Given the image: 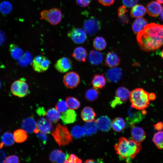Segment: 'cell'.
<instances>
[{
	"label": "cell",
	"mask_w": 163,
	"mask_h": 163,
	"mask_svg": "<svg viewBox=\"0 0 163 163\" xmlns=\"http://www.w3.org/2000/svg\"><path fill=\"white\" fill-rule=\"evenodd\" d=\"M83 127L85 135L88 136H91L95 133L98 128L95 120L86 122Z\"/></svg>",
	"instance_id": "cell-30"
},
{
	"label": "cell",
	"mask_w": 163,
	"mask_h": 163,
	"mask_svg": "<svg viewBox=\"0 0 163 163\" xmlns=\"http://www.w3.org/2000/svg\"><path fill=\"white\" fill-rule=\"evenodd\" d=\"M98 128L102 132H107L111 128V122L109 118L107 116H102L95 120Z\"/></svg>",
	"instance_id": "cell-18"
},
{
	"label": "cell",
	"mask_w": 163,
	"mask_h": 163,
	"mask_svg": "<svg viewBox=\"0 0 163 163\" xmlns=\"http://www.w3.org/2000/svg\"><path fill=\"white\" fill-rule=\"evenodd\" d=\"M106 75L109 81L117 83L122 78L123 74L121 69L116 67L111 68L106 72Z\"/></svg>",
	"instance_id": "cell-14"
},
{
	"label": "cell",
	"mask_w": 163,
	"mask_h": 163,
	"mask_svg": "<svg viewBox=\"0 0 163 163\" xmlns=\"http://www.w3.org/2000/svg\"><path fill=\"white\" fill-rule=\"evenodd\" d=\"M69 156L68 154H66L62 151L58 155L56 162L59 163L64 162L67 159Z\"/></svg>",
	"instance_id": "cell-44"
},
{
	"label": "cell",
	"mask_w": 163,
	"mask_h": 163,
	"mask_svg": "<svg viewBox=\"0 0 163 163\" xmlns=\"http://www.w3.org/2000/svg\"><path fill=\"white\" fill-rule=\"evenodd\" d=\"M50 64V61L46 57L42 55H38L33 60L32 65L35 71L42 72L47 70Z\"/></svg>",
	"instance_id": "cell-8"
},
{
	"label": "cell",
	"mask_w": 163,
	"mask_h": 163,
	"mask_svg": "<svg viewBox=\"0 0 163 163\" xmlns=\"http://www.w3.org/2000/svg\"><path fill=\"white\" fill-rule=\"evenodd\" d=\"M93 46L96 50H102L106 47L107 43L104 39L101 37H97L94 40Z\"/></svg>",
	"instance_id": "cell-35"
},
{
	"label": "cell",
	"mask_w": 163,
	"mask_h": 163,
	"mask_svg": "<svg viewBox=\"0 0 163 163\" xmlns=\"http://www.w3.org/2000/svg\"><path fill=\"white\" fill-rule=\"evenodd\" d=\"M156 95L154 93H150L149 94V97L150 101H153L156 98Z\"/></svg>",
	"instance_id": "cell-55"
},
{
	"label": "cell",
	"mask_w": 163,
	"mask_h": 163,
	"mask_svg": "<svg viewBox=\"0 0 163 163\" xmlns=\"http://www.w3.org/2000/svg\"><path fill=\"white\" fill-rule=\"evenodd\" d=\"M20 162L18 157L16 155H13L6 158L5 163H18Z\"/></svg>",
	"instance_id": "cell-45"
},
{
	"label": "cell",
	"mask_w": 163,
	"mask_h": 163,
	"mask_svg": "<svg viewBox=\"0 0 163 163\" xmlns=\"http://www.w3.org/2000/svg\"><path fill=\"white\" fill-rule=\"evenodd\" d=\"M62 150L56 149L52 151L50 155L49 159L50 161L53 162H56L57 157L59 153Z\"/></svg>",
	"instance_id": "cell-46"
},
{
	"label": "cell",
	"mask_w": 163,
	"mask_h": 163,
	"mask_svg": "<svg viewBox=\"0 0 163 163\" xmlns=\"http://www.w3.org/2000/svg\"><path fill=\"white\" fill-rule=\"evenodd\" d=\"M5 40V36L4 33L0 30V46L3 44Z\"/></svg>",
	"instance_id": "cell-54"
},
{
	"label": "cell",
	"mask_w": 163,
	"mask_h": 163,
	"mask_svg": "<svg viewBox=\"0 0 163 163\" xmlns=\"http://www.w3.org/2000/svg\"><path fill=\"white\" fill-rule=\"evenodd\" d=\"M99 91L98 89L91 88L88 89L85 92V96L88 101L92 102L97 99L99 95Z\"/></svg>",
	"instance_id": "cell-34"
},
{
	"label": "cell",
	"mask_w": 163,
	"mask_h": 163,
	"mask_svg": "<svg viewBox=\"0 0 163 163\" xmlns=\"http://www.w3.org/2000/svg\"><path fill=\"white\" fill-rule=\"evenodd\" d=\"M115 0H98L99 3L105 6H109L113 4Z\"/></svg>",
	"instance_id": "cell-49"
},
{
	"label": "cell",
	"mask_w": 163,
	"mask_h": 163,
	"mask_svg": "<svg viewBox=\"0 0 163 163\" xmlns=\"http://www.w3.org/2000/svg\"><path fill=\"white\" fill-rule=\"evenodd\" d=\"M130 92L127 88L123 87L118 88L115 92L114 99L110 103L111 106L114 108L117 105L122 104L128 100L130 96Z\"/></svg>",
	"instance_id": "cell-7"
},
{
	"label": "cell",
	"mask_w": 163,
	"mask_h": 163,
	"mask_svg": "<svg viewBox=\"0 0 163 163\" xmlns=\"http://www.w3.org/2000/svg\"><path fill=\"white\" fill-rule=\"evenodd\" d=\"M162 9V6L159 3L156 2L152 1L147 4L146 10L149 16L155 17L160 14Z\"/></svg>",
	"instance_id": "cell-17"
},
{
	"label": "cell",
	"mask_w": 163,
	"mask_h": 163,
	"mask_svg": "<svg viewBox=\"0 0 163 163\" xmlns=\"http://www.w3.org/2000/svg\"><path fill=\"white\" fill-rule=\"evenodd\" d=\"M77 114L73 110L69 109L63 112L60 116L62 122L65 124L72 123L76 120Z\"/></svg>",
	"instance_id": "cell-20"
},
{
	"label": "cell",
	"mask_w": 163,
	"mask_h": 163,
	"mask_svg": "<svg viewBox=\"0 0 163 163\" xmlns=\"http://www.w3.org/2000/svg\"><path fill=\"white\" fill-rule=\"evenodd\" d=\"M124 5L128 8L132 7L137 4L138 0H122Z\"/></svg>",
	"instance_id": "cell-47"
},
{
	"label": "cell",
	"mask_w": 163,
	"mask_h": 163,
	"mask_svg": "<svg viewBox=\"0 0 163 163\" xmlns=\"http://www.w3.org/2000/svg\"><path fill=\"white\" fill-rule=\"evenodd\" d=\"M131 134L133 140L140 143L144 141L146 138L145 131L139 127L133 126L131 131Z\"/></svg>",
	"instance_id": "cell-16"
},
{
	"label": "cell",
	"mask_w": 163,
	"mask_h": 163,
	"mask_svg": "<svg viewBox=\"0 0 163 163\" xmlns=\"http://www.w3.org/2000/svg\"><path fill=\"white\" fill-rule=\"evenodd\" d=\"M68 107L70 109L75 110L79 108L80 105L79 101L74 97H68L66 99Z\"/></svg>",
	"instance_id": "cell-37"
},
{
	"label": "cell",
	"mask_w": 163,
	"mask_h": 163,
	"mask_svg": "<svg viewBox=\"0 0 163 163\" xmlns=\"http://www.w3.org/2000/svg\"><path fill=\"white\" fill-rule=\"evenodd\" d=\"M82 162V160L73 154H71L64 163H78Z\"/></svg>",
	"instance_id": "cell-43"
},
{
	"label": "cell",
	"mask_w": 163,
	"mask_h": 163,
	"mask_svg": "<svg viewBox=\"0 0 163 163\" xmlns=\"http://www.w3.org/2000/svg\"><path fill=\"white\" fill-rule=\"evenodd\" d=\"M160 4L163 3V0H156Z\"/></svg>",
	"instance_id": "cell-58"
},
{
	"label": "cell",
	"mask_w": 163,
	"mask_h": 163,
	"mask_svg": "<svg viewBox=\"0 0 163 163\" xmlns=\"http://www.w3.org/2000/svg\"><path fill=\"white\" fill-rule=\"evenodd\" d=\"M36 112L37 114L40 116H44L46 115V113L44 108L42 107L38 108Z\"/></svg>",
	"instance_id": "cell-52"
},
{
	"label": "cell",
	"mask_w": 163,
	"mask_h": 163,
	"mask_svg": "<svg viewBox=\"0 0 163 163\" xmlns=\"http://www.w3.org/2000/svg\"><path fill=\"white\" fill-rule=\"evenodd\" d=\"M126 7L124 5L120 6L118 9V14L121 22L124 24L129 22V19L126 14L127 12Z\"/></svg>",
	"instance_id": "cell-38"
},
{
	"label": "cell",
	"mask_w": 163,
	"mask_h": 163,
	"mask_svg": "<svg viewBox=\"0 0 163 163\" xmlns=\"http://www.w3.org/2000/svg\"><path fill=\"white\" fill-rule=\"evenodd\" d=\"M160 17L161 20L163 21V7L162 8L161 11L160 13Z\"/></svg>",
	"instance_id": "cell-57"
},
{
	"label": "cell",
	"mask_w": 163,
	"mask_h": 163,
	"mask_svg": "<svg viewBox=\"0 0 163 163\" xmlns=\"http://www.w3.org/2000/svg\"><path fill=\"white\" fill-rule=\"evenodd\" d=\"M146 12V9L143 5L136 4L132 7L130 14L132 18L141 17L145 15Z\"/></svg>",
	"instance_id": "cell-26"
},
{
	"label": "cell",
	"mask_w": 163,
	"mask_h": 163,
	"mask_svg": "<svg viewBox=\"0 0 163 163\" xmlns=\"http://www.w3.org/2000/svg\"><path fill=\"white\" fill-rule=\"evenodd\" d=\"M68 107L66 102L59 99L56 105L55 108L59 112L63 113L67 110Z\"/></svg>",
	"instance_id": "cell-41"
},
{
	"label": "cell",
	"mask_w": 163,
	"mask_h": 163,
	"mask_svg": "<svg viewBox=\"0 0 163 163\" xmlns=\"http://www.w3.org/2000/svg\"><path fill=\"white\" fill-rule=\"evenodd\" d=\"M6 158V155L2 150H0V163H3Z\"/></svg>",
	"instance_id": "cell-53"
},
{
	"label": "cell",
	"mask_w": 163,
	"mask_h": 163,
	"mask_svg": "<svg viewBox=\"0 0 163 163\" xmlns=\"http://www.w3.org/2000/svg\"><path fill=\"white\" fill-rule=\"evenodd\" d=\"M83 25L84 30L89 35L95 34L100 30L101 27L100 21L93 17L85 21Z\"/></svg>",
	"instance_id": "cell-9"
},
{
	"label": "cell",
	"mask_w": 163,
	"mask_h": 163,
	"mask_svg": "<svg viewBox=\"0 0 163 163\" xmlns=\"http://www.w3.org/2000/svg\"><path fill=\"white\" fill-rule=\"evenodd\" d=\"M80 78L78 75L74 72L66 73L64 76L63 82L67 88H73L76 87L79 84Z\"/></svg>",
	"instance_id": "cell-12"
},
{
	"label": "cell",
	"mask_w": 163,
	"mask_h": 163,
	"mask_svg": "<svg viewBox=\"0 0 163 163\" xmlns=\"http://www.w3.org/2000/svg\"><path fill=\"white\" fill-rule=\"evenodd\" d=\"M68 36L75 43L81 44L84 43L87 38L86 33L84 29L73 28L68 33Z\"/></svg>",
	"instance_id": "cell-10"
},
{
	"label": "cell",
	"mask_w": 163,
	"mask_h": 163,
	"mask_svg": "<svg viewBox=\"0 0 163 163\" xmlns=\"http://www.w3.org/2000/svg\"><path fill=\"white\" fill-rule=\"evenodd\" d=\"M137 40L141 49L149 52L163 45V25L153 23L146 25L137 34Z\"/></svg>",
	"instance_id": "cell-1"
},
{
	"label": "cell",
	"mask_w": 163,
	"mask_h": 163,
	"mask_svg": "<svg viewBox=\"0 0 163 163\" xmlns=\"http://www.w3.org/2000/svg\"><path fill=\"white\" fill-rule=\"evenodd\" d=\"M92 0H76L77 4L79 6L84 7L88 6Z\"/></svg>",
	"instance_id": "cell-48"
},
{
	"label": "cell",
	"mask_w": 163,
	"mask_h": 163,
	"mask_svg": "<svg viewBox=\"0 0 163 163\" xmlns=\"http://www.w3.org/2000/svg\"><path fill=\"white\" fill-rule=\"evenodd\" d=\"M87 56L86 50L84 48L81 46L76 48L72 54V57L79 62H85Z\"/></svg>",
	"instance_id": "cell-25"
},
{
	"label": "cell",
	"mask_w": 163,
	"mask_h": 163,
	"mask_svg": "<svg viewBox=\"0 0 163 163\" xmlns=\"http://www.w3.org/2000/svg\"><path fill=\"white\" fill-rule=\"evenodd\" d=\"M141 149L140 143L132 139L128 140L123 137H120L118 142L114 145L116 153L121 158L126 159L127 162L134 158Z\"/></svg>",
	"instance_id": "cell-2"
},
{
	"label": "cell",
	"mask_w": 163,
	"mask_h": 163,
	"mask_svg": "<svg viewBox=\"0 0 163 163\" xmlns=\"http://www.w3.org/2000/svg\"><path fill=\"white\" fill-rule=\"evenodd\" d=\"M147 24V20L144 18L139 17L136 19L132 25V29L134 33L137 34Z\"/></svg>",
	"instance_id": "cell-24"
},
{
	"label": "cell",
	"mask_w": 163,
	"mask_h": 163,
	"mask_svg": "<svg viewBox=\"0 0 163 163\" xmlns=\"http://www.w3.org/2000/svg\"><path fill=\"white\" fill-rule=\"evenodd\" d=\"M1 141V142L0 143V149L4 145L9 146L12 145L14 143V140L12 134L7 132L2 135Z\"/></svg>",
	"instance_id": "cell-29"
},
{
	"label": "cell",
	"mask_w": 163,
	"mask_h": 163,
	"mask_svg": "<svg viewBox=\"0 0 163 163\" xmlns=\"http://www.w3.org/2000/svg\"><path fill=\"white\" fill-rule=\"evenodd\" d=\"M46 116L48 120L55 123L59 121L61 116L59 112L54 108L49 109L46 112Z\"/></svg>",
	"instance_id": "cell-28"
},
{
	"label": "cell",
	"mask_w": 163,
	"mask_h": 163,
	"mask_svg": "<svg viewBox=\"0 0 163 163\" xmlns=\"http://www.w3.org/2000/svg\"><path fill=\"white\" fill-rule=\"evenodd\" d=\"M126 123L124 120L121 117H117L111 122V126L115 131L120 132L124 129Z\"/></svg>",
	"instance_id": "cell-31"
},
{
	"label": "cell",
	"mask_w": 163,
	"mask_h": 163,
	"mask_svg": "<svg viewBox=\"0 0 163 163\" xmlns=\"http://www.w3.org/2000/svg\"><path fill=\"white\" fill-rule=\"evenodd\" d=\"M31 57L28 53L23 55L19 59V64L21 66H24L27 65L30 62L31 59Z\"/></svg>",
	"instance_id": "cell-42"
},
{
	"label": "cell",
	"mask_w": 163,
	"mask_h": 163,
	"mask_svg": "<svg viewBox=\"0 0 163 163\" xmlns=\"http://www.w3.org/2000/svg\"><path fill=\"white\" fill-rule=\"evenodd\" d=\"M9 50L12 57L16 60L19 59L24 54L23 50L16 45H10Z\"/></svg>",
	"instance_id": "cell-33"
},
{
	"label": "cell",
	"mask_w": 163,
	"mask_h": 163,
	"mask_svg": "<svg viewBox=\"0 0 163 163\" xmlns=\"http://www.w3.org/2000/svg\"><path fill=\"white\" fill-rule=\"evenodd\" d=\"M72 66V61L66 57H63L58 60L54 65L56 70L61 73L66 72L70 69Z\"/></svg>",
	"instance_id": "cell-13"
},
{
	"label": "cell",
	"mask_w": 163,
	"mask_h": 163,
	"mask_svg": "<svg viewBox=\"0 0 163 163\" xmlns=\"http://www.w3.org/2000/svg\"><path fill=\"white\" fill-rule=\"evenodd\" d=\"M149 93L142 88L133 90L130 94L131 107L139 110H144L150 103Z\"/></svg>",
	"instance_id": "cell-3"
},
{
	"label": "cell",
	"mask_w": 163,
	"mask_h": 163,
	"mask_svg": "<svg viewBox=\"0 0 163 163\" xmlns=\"http://www.w3.org/2000/svg\"><path fill=\"white\" fill-rule=\"evenodd\" d=\"M12 9L11 4L7 1H3L0 4V11L3 14L10 13Z\"/></svg>",
	"instance_id": "cell-40"
},
{
	"label": "cell",
	"mask_w": 163,
	"mask_h": 163,
	"mask_svg": "<svg viewBox=\"0 0 163 163\" xmlns=\"http://www.w3.org/2000/svg\"><path fill=\"white\" fill-rule=\"evenodd\" d=\"M52 134L60 147L67 145L72 140V135L67 127L60 124L56 125L52 132Z\"/></svg>",
	"instance_id": "cell-4"
},
{
	"label": "cell",
	"mask_w": 163,
	"mask_h": 163,
	"mask_svg": "<svg viewBox=\"0 0 163 163\" xmlns=\"http://www.w3.org/2000/svg\"><path fill=\"white\" fill-rule=\"evenodd\" d=\"M139 110L130 107L127 112V116L126 118L127 123L132 126L134 124L140 122L143 118V115Z\"/></svg>",
	"instance_id": "cell-11"
},
{
	"label": "cell",
	"mask_w": 163,
	"mask_h": 163,
	"mask_svg": "<svg viewBox=\"0 0 163 163\" xmlns=\"http://www.w3.org/2000/svg\"><path fill=\"white\" fill-rule=\"evenodd\" d=\"M155 129L157 131H161L163 129V123L160 122L153 125Z\"/></svg>",
	"instance_id": "cell-51"
},
{
	"label": "cell",
	"mask_w": 163,
	"mask_h": 163,
	"mask_svg": "<svg viewBox=\"0 0 163 163\" xmlns=\"http://www.w3.org/2000/svg\"><path fill=\"white\" fill-rule=\"evenodd\" d=\"M161 56L162 57V58L163 59V50H162L161 53Z\"/></svg>",
	"instance_id": "cell-59"
},
{
	"label": "cell",
	"mask_w": 163,
	"mask_h": 163,
	"mask_svg": "<svg viewBox=\"0 0 163 163\" xmlns=\"http://www.w3.org/2000/svg\"><path fill=\"white\" fill-rule=\"evenodd\" d=\"M21 126L23 129L28 133H32L36 129L37 123L34 118L27 117L22 121Z\"/></svg>",
	"instance_id": "cell-21"
},
{
	"label": "cell",
	"mask_w": 163,
	"mask_h": 163,
	"mask_svg": "<svg viewBox=\"0 0 163 163\" xmlns=\"http://www.w3.org/2000/svg\"><path fill=\"white\" fill-rule=\"evenodd\" d=\"M91 83L94 88L101 89L105 85L106 79L102 75H96L94 76Z\"/></svg>",
	"instance_id": "cell-27"
},
{
	"label": "cell",
	"mask_w": 163,
	"mask_h": 163,
	"mask_svg": "<svg viewBox=\"0 0 163 163\" xmlns=\"http://www.w3.org/2000/svg\"><path fill=\"white\" fill-rule=\"evenodd\" d=\"M40 19L47 21L50 24L55 25L61 21L62 13L60 10L54 8L49 10H45L40 13Z\"/></svg>",
	"instance_id": "cell-5"
},
{
	"label": "cell",
	"mask_w": 163,
	"mask_h": 163,
	"mask_svg": "<svg viewBox=\"0 0 163 163\" xmlns=\"http://www.w3.org/2000/svg\"></svg>",
	"instance_id": "cell-61"
},
{
	"label": "cell",
	"mask_w": 163,
	"mask_h": 163,
	"mask_svg": "<svg viewBox=\"0 0 163 163\" xmlns=\"http://www.w3.org/2000/svg\"><path fill=\"white\" fill-rule=\"evenodd\" d=\"M152 140L158 149H163V131H158L155 133Z\"/></svg>",
	"instance_id": "cell-36"
},
{
	"label": "cell",
	"mask_w": 163,
	"mask_h": 163,
	"mask_svg": "<svg viewBox=\"0 0 163 163\" xmlns=\"http://www.w3.org/2000/svg\"><path fill=\"white\" fill-rule=\"evenodd\" d=\"M28 86L26 82L21 79L14 81L12 84L11 91L12 94L16 96L23 97L27 94Z\"/></svg>",
	"instance_id": "cell-6"
},
{
	"label": "cell",
	"mask_w": 163,
	"mask_h": 163,
	"mask_svg": "<svg viewBox=\"0 0 163 163\" xmlns=\"http://www.w3.org/2000/svg\"><path fill=\"white\" fill-rule=\"evenodd\" d=\"M88 60L91 64L94 65L100 64L102 62L103 56L99 51L96 50H92L89 53Z\"/></svg>",
	"instance_id": "cell-22"
},
{
	"label": "cell",
	"mask_w": 163,
	"mask_h": 163,
	"mask_svg": "<svg viewBox=\"0 0 163 163\" xmlns=\"http://www.w3.org/2000/svg\"><path fill=\"white\" fill-rule=\"evenodd\" d=\"M13 136L14 141L18 143L23 142L27 138V132L24 129H21L15 130Z\"/></svg>",
	"instance_id": "cell-32"
},
{
	"label": "cell",
	"mask_w": 163,
	"mask_h": 163,
	"mask_svg": "<svg viewBox=\"0 0 163 163\" xmlns=\"http://www.w3.org/2000/svg\"><path fill=\"white\" fill-rule=\"evenodd\" d=\"M1 85H2V83H1V81L0 80V89L1 88Z\"/></svg>",
	"instance_id": "cell-60"
},
{
	"label": "cell",
	"mask_w": 163,
	"mask_h": 163,
	"mask_svg": "<svg viewBox=\"0 0 163 163\" xmlns=\"http://www.w3.org/2000/svg\"><path fill=\"white\" fill-rule=\"evenodd\" d=\"M71 133L74 137L77 139L80 138L85 135L84 127L79 125H76L73 127Z\"/></svg>",
	"instance_id": "cell-39"
},
{
	"label": "cell",
	"mask_w": 163,
	"mask_h": 163,
	"mask_svg": "<svg viewBox=\"0 0 163 163\" xmlns=\"http://www.w3.org/2000/svg\"><path fill=\"white\" fill-rule=\"evenodd\" d=\"M120 59L115 53L113 52H108L105 60V65L110 68L115 67L120 63Z\"/></svg>",
	"instance_id": "cell-19"
},
{
	"label": "cell",
	"mask_w": 163,
	"mask_h": 163,
	"mask_svg": "<svg viewBox=\"0 0 163 163\" xmlns=\"http://www.w3.org/2000/svg\"><path fill=\"white\" fill-rule=\"evenodd\" d=\"M37 126L41 132L46 134L50 133L53 128L51 122L44 118H41L38 120Z\"/></svg>",
	"instance_id": "cell-15"
},
{
	"label": "cell",
	"mask_w": 163,
	"mask_h": 163,
	"mask_svg": "<svg viewBox=\"0 0 163 163\" xmlns=\"http://www.w3.org/2000/svg\"><path fill=\"white\" fill-rule=\"evenodd\" d=\"M37 137L43 141L44 144H46L47 140V137L46 133H41L37 134Z\"/></svg>",
	"instance_id": "cell-50"
},
{
	"label": "cell",
	"mask_w": 163,
	"mask_h": 163,
	"mask_svg": "<svg viewBox=\"0 0 163 163\" xmlns=\"http://www.w3.org/2000/svg\"><path fill=\"white\" fill-rule=\"evenodd\" d=\"M85 163H94L97 162L96 161L93 159H88L85 161Z\"/></svg>",
	"instance_id": "cell-56"
},
{
	"label": "cell",
	"mask_w": 163,
	"mask_h": 163,
	"mask_svg": "<svg viewBox=\"0 0 163 163\" xmlns=\"http://www.w3.org/2000/svg\"><path fill=\"white\" fill-rule=\"evenodd\" d=\"M81 116L82 120L87 122L93 121L96 116V114L92 108L86 107L82 111Z\"/></svg>",
	"instance_id": "cell-23"
}]
</instances>
